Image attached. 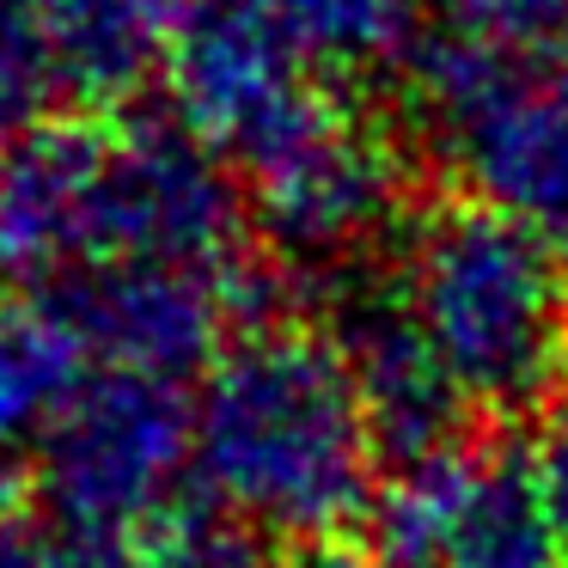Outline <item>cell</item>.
I'll return each instance as SVG.
<instances>
[{"mask_svg":"<svg viewBox=\"0 0 568 568\" xmlns=\"http://www.w3.org/2000/svg\"><path fill=\"white\" fill-rule=\"evenodd\" d=\"M312 74H361L409 50V0H239Z\"/></svg>","mask_w":568,"mask_h":568,"instance_id":"obj_14","label":"cell"},{"mask_svg":"<svg viewBox=\"0 0 568 568\" xmlns=\"http://www.w3.org/2000/svg\"><path fill=\"white\" fill-rule=\"evenodd\" d=\"M379 440L336 336L251 324L196 385V489L270 544L331 550L367 526Z\"/></svg>","mask_w":568,"mask_h":568,"instance_id":"obj_1","label":"cell"},{"mask_svg":"<svg viewBox=\"0 0 568 568\" xmlns=\"http://www.w3.org/2000/svg\"><path fill=\"white\" fill-rule=\"evenodd\" d=\"M148 568H275L270 538L233 519L221 501H178L160 526L141 531Z\"/></svg>","mask_w":568,"mask_h":568,"instance_id":"obj_17","label":"cell"},{"mask_svg":"<svg viewBox=\"0 0 568 568\" xmlns=\"http://www.w3.org/2000/svg\"><path fill=\"white\" fill-rule=\"evenodd\" d=\"M409 99L477 202L568 257V62H507L428 26L409 38Z\"/></svg>","mask_w":568,"mask_h":568,"instance_id":"obj_3","label":"cell"},{"mask_svg":"<svg viewBox=\"0 0 568 568\" xmlns=\"http://www.w3.org/2000/svg\"><path fill=\"white\" fill-rule=\"evenodd\" d=\"M434 26L507 62H568V0H434Z\"/></svg>","mask_w":568,"mask_h":568,"instance_id":"obj_16","label":"cell"},{"mask_svg":"<svg viewBox=\"0 0 568 568\" xmlns=\"http://www.w3.org/2000/svg\"><path fill=\"white\" fill-rule=\"evenodd\" d=\"M178 123L209 141L239 178H263L318 129L343 116V99L312 74L239 0H196L165 62Z\"/></svg>","mask_w":568,"mask_h":568,"instance_id":"obj_6","label":"cell"},{"mask_svg":"<svg viewBox=\"0 0 568 568\" xmlns=\"http://www.w3.org/2000/svg\"><path fill=\"white\" fill-rule=\"evenodd\" d=\"M526 465H531V477H538V495H544V507H550L556 538H562V550H568V404H556L550 416L538 422V434H531V446H526Z\"/></svg>","mask_w":568,"mask_h":568,"instance_id":"obj_18","label":"cell"},{"mask_svg":"<svg viewBox=\"0 0 568 568\" xmlns=\"http://www.w3.org/2000/svg\"><path fill=\"white\" fill-rule=\"evenodd\" d=\"M306 568H409V562H392V556H379V550H343V544H331V550H312V562Z\"/></svg>","mask_w":568,"mask_h":568,"instance_id":"obj_20","label":"cell"},{"mask_svg":"<svg viewBox=\"0 0 568 568\" xmlns=\"http://www.w3.org/2000/svg\"><path fill=\"white\" fill-rule=\"evenodd\" d=\"M50 300L68 331L87 343L92 367L153 373L184 385L190 373H209L221 361V336L233 324H270V275L257 263L233 270H178V263H87V270L50 282Z\"/></svg>","mask_w":568,"mask_h":568,"instance_id":"obj_8","label":"cell"},{"mask_svg":"<svg viewBox=\"0 0 568 568\" xmlns=\"http://www.w3.org/2000/svg\"><path fill=\"white\" fill-rule=\"evenodd\" d=\"M336 348H343L355 392L367 404L373 440L385 465H416L446 446H465L470 397L434 355L428 331L404 306L397 287H355L336 306Z\"/></svg>","mask_w":568,"mask_h":568,"instance_id":"obj_9","label":"cell"},{"mask_svg":"<svg viewBox=\"0 0 568 568\" xmlns=\"http://www.w3.org/2000/svg\"><path fill=\"white\" fill-rule=\"evenodd\" d=\"M104 129L74 116L0 153V282L50 287L80 270L87 190L99 165Z\"/></svg>","mask_w":568,"mask_h":568,"instance_id":"obj_11","label":"cell"},{"mask_svg":"<svg viewBox=\"0 0 568 568\" xmlns=\"http://www.w3.org/2000/svg\"><path fill=\"white\" fill-rule=\"evenodd\" d=\"M245 209H239L233 165L196 141L178 116L129 111L104 129L99 165L87 190V263H178V270H233Z\"/></svg>","mask_w":568,"mask_h":568,"instance_id":"obj_5","label":"cell"},{"mask_svg":"<svg viewBox=\"0 0 568 568\" xmlns=\"http://www.w3.org/2000/svg\"><path fill=\"white\" fill-rule=\"evenodd\" d=\"M251 214L287 257H343L397 202V160L355 111L251 178Z\"/></svg>","mask_w":568,"mask_h":568,"instance_id":"obj_10","label":"cell"},{"mask_svg":"<svg viewBox=\"0 0 568 568\" xmlns=\"http://www.w3.org/2000/svg\"><path fill=\"white\" fill-rule=\"evenodd\" d=\"M92 355L50 300L0 312V446H26L62 422L92 379Z\"/></svg>","mask_w":568,"mask_h":568,"instance_id":"obj_13","label":"cell"},{"mask_svg":"<svg viewBox=\"0 0 568 568\" xmlns=\"http://www.w3.org/2000/svg\"><path fill=\"white\" fill-rule=\"evenodd\" d=\"M43 568H148L141 538H116V531H43Z\"/></svg>","mask_w":568,"mask_h":568,"instance_id":"obj_19","label":"cell"},{"mask_svg":"<svg viewBox=\"0 0 568 568\" xmlns=\"http://www.w3.org/2000/svg\"><path fill=\"white\" fill-rule=\"evenodd\" d=\"M68 92L50 43V0H0V153L62 123Z\"/></svg>","mask_w":568,"mask_h":568,"instance_id":"obj_15","label":"cell"},{"mask_svg":"<svg viewBox=\"0 0 568 568\" xmlns=\"http://www.w3.org/2000/svg\"><path fill=\"white\" fill-rule=\"evenodd\" d=\"M397 294L470 409H538L568 373V257L489 202L422 214Z\"/></svg>","mask_w":568,"mask_h":568,"instance_id":"obj_2","label":"cell"},{"mask_svg":"<svg viewBox=\"0 0 568 568\" xmlns=\"http://www.w3.org/2000/svg\"><path fill=\"white\" fill-rule=\"evenodd\" d=\"M196 477V397L153 373L99 367L38 440L31 489L50 526L141 538Z\"/></svg>","mask_w":568,"mask_h":568,"instance_id":"obj_4","label":"cell"},{"mask_svg":"<svg viewBox=\"0 0 568 568\" xmlns=\"http://www.w3.org/2000/svg\"><path fill=\"white\" fill-rule=\"evenodd\" d=\"M19 495H26V465H19L13 446H0V519H13Z\"/></svg>","mask_w":568,"mask_h":568,"instance_id":"obj_21","label":"cell"},{"mask_svg":"<svg viewBox=\"0 0 568 568\" xmlns=\"http://www.w3.org/2000/svg\"><path fill=\"white\" fill-rule=\"evenodd\" d=\"M361 544L409 568H562V538L526 453L446 446L397 465L373 495Z\"/></svg>","mask_w":568,"mask_h":568,"instance_id":"obj_7","label":"cell"},{"mask_svg":"<svg viewBox=\"0 0 568 568\" xmlns=\"http://www.w3.org/2000/svg\"><path fill=\"white\" fill-rule=\"evenodd\" d=\"M196 0H50V43L74 111H129L153 74H165L172 43Z\"/></svg>","mask_w":568,"mask_h":568,"instance_id":"obj_12","label":"cell"}]
</instances>
